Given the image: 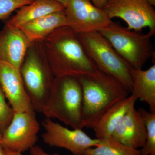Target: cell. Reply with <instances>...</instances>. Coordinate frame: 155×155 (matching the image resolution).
Segmentation results:
<instances>
[{
  "instance_id": "obj_1",
  "label": "cell",
  "mask_w": 155,
  "mask_h": 155,
  "mask_svg": "<svg viewBox=\"0 0 155 155\" xmlns=\"http://www.w3.org/2000/svg\"><path fill=\"white\" fill-rule=\"evenodd\" d=\"M39 42L43 56L55 78H78L98 69L85 52L78 34L69 26L57 28Z\"/></svg>"
},
{
  "instance_id": "obj_2",
  "label": "cell",
  "mask_w": 155,
  "mask_h": 155,
  "mask_svg": "<svg viewBox=\"0 0 155 155\" xmlns=\"http://www.w3.org/2000/svg\"><path fill=\"white\" fill-rule=\"evenodd\" d=\"M83 94L82 126L92 128L103 114L130 92L116 78L99 69L78 77Z\"/></svg>"
},
{
  "instance_id": "obj_3",
  "label": "cell",
  "mask_w": 155,
  "mask_h": 155,
  "mask_svg": "<svg viewBox=\"0 0 155 155\" xmlns=\"http://www.w3.org/2000/svg\"><path fill=\"white\" fill-rule=\"evenodd\" d=\"M83 94L78 77L55 78L46 118H54L72 127L82 129Z\"/></svg>"
},
{
  "instance_id": "obj_4",
  "label": "cell",
  "mask_w": 155,
  "mask_h": 155,
  "mask_svg": "<svg viewBox=\"0 0 155 155\" xmlns=\"http://www.w3.org/2000/svg\"><path fill=\"white\" fill-rule=\"evenodd\" d=\"M42 55L40 48L31 43L20 72L34 110L45 116L55 77Z\"/></svg>"
},
{
  "instance_id": "obj_5",
  "label": "cell",
  "mask_w": 155,
  "mask_h": 155,
  "mask_svg": "<svg viewBox=\"0 0 155 155\" xmlns=\"http://www.w3.org/2000/svg\"><path fill=\"white\" fill-rule=\"evenodd\" d=\"M98 31L131 68L142 69L153 55L151 38L154 35L149 32L146 34L137 33L112 21Z\"/></svg>"
},
{
  "instance_id": "obj_6",
  "label": "cell",
  "mask_w": 155,
  "mask_h": 155,
  "mask_svg": "<svg viewBox=\"0 0 155 155\" xmlns=\"http://www.w3.org/2000/svg\"><path fill=\"white\" fill-rule=\"evenodd\" d=\"M78 35L85 52L98 69L116 78L131 92L133 83L130 67L110 42L98 31Z\"/></svg>"
},
{
  "instance_id": "obj_7",
  "label": "cell",
  "mask_w": 155,
  "mask_h": 155,
  "mask_svg": "<svg viewBox=\"0 0 155 155\" xmlns=\"http://www.w3.org/2000/svg\"><path fill=\"white\" fill-rule=\"evenodd\" d=\"M111 19L119 18L135 31L146 27L155 33V10L147 0H108L104 8Z\"/></svg>"
},
{
  "instance_id": "obj_8",
  "label": "cell",
  "mask_w": 155,
  "mask_h": 155,
  "mask_svg": "<svg viewBox=\"0 0 155 155\" xmlns=\"http://www.w3.org/2000/svg\"><path fill=\"white\" fill-rule=\"evenodd\" d=\"M39 130L35 113L14 111L11 123L2 133L1 144L10 150L24 152L35 145Z\"/></svg>"
},
{
  "instance_id": "obj_9",
  "label": "cell",
  "mask_w": 155,
  "mask_h": 155,
  "mask_svg": "<svg viewBox=\"0 0 155 155\" xmlns=\"http://www.w3.org/2000/svg\"><path fill=\"white\" fill-rule=\"evenodd\" d=\"M45 132L42 135L43 141L51 147L62 148L73 155H85L86 150L95 147L99 140L92 138L82 129L70 130L46 118L42 122Z\"/></svg>"
},
{
  "instance_id": "obj_10",
  "label": "cell",
  "mask_w": 155,
  "mask_h": 155,
  "mask_svg": "<svg viewBox=\"0 0 155 155\" xmlns=\"http://www.w3.org/2000/svg\"><path fill=\"white\" fill-rule=\"evenodd\" d=\"M64 12L68 26L78 34L99 31L112 21L104 10L91 0H67Z\"/></svg>"
},
{
  "instance_id": "obj_11",
  "label": "cell",
  "mask_w": 155,
  "mask_h": 155,
  "mask_svg": "<svg viewBox=\"0 0 155 155\" xmlns=\"http://www.w3.org/2000/svg\"><path fill=\"white\" fill-rule=\"evenodd\" d=\"M0 87L14 112L35 113L20 69L0 61Z\"/></svg>"
},
{
  "instance_id": "obj_12",
  "label": "cell",
  "mask_w": 155,
  "mask_h": 155,
  "mask_svg": "<svg viewBox=\"0 0 155 155\" xmlns=\"http://www.w3.org/2000/svg\"><path fill=\"white\" fill-rule=\"evenodd\" d=\"M134 104L130 106L112 136L122 144L138 149L144 146L147 132L144 122Z\"/></svg>"
},
{
  "instance_id": "obj_13",
  "label": "cell",
  "mask_w": 155,
  "mask_h": 155,
  "mask_svg": "<svg viewBox=\"0 0 155 155\" xmlns=\"http://www.w3.org/2000/svg\"><path fill=\"white\" fill-rule=\"evenodd\" d=\"M31 44L20 28L6 25L0 31V61L20 69Z\"/></svg>"
},
{
  "instance_id": "obj_14",
  "label": "cell",
  "mask_w": 155,
  "mask_h": 155,
  "mask_svg": "<svg viewBox=\"0 0 155 155\" xmlns=\"http://www.w3.org/2000/svg\"><path fill=\"white\" fill-rule=\"evenodd\" d=\"M68 26L64 11L48 14L20 26L22 31L31 43L43 40L57 28Z\"/></svg>"
},
{
  "instance_id": "obj_15",
  "label": "cell",
  "mask_w": 155,
  "mask_h": 155,
  "mask_svg": "<svg viewBox=\"0 0 155 155\" xmlns=\"http://www.w3.org/2000/svg\"><path fill=\"white\" fill-rule=\"evenodd\" d=\"M130 72L133 83L131 95L136 101L145 102L150 112L155 113V64L146 70L130 67Z\"/></svg>"
},
{
  "instance_id": "obj_16",
  "label": "cell",
  "mask_w": 155,
  "mask_h": 155,
  "mask_svg": "<svg viewBox=\"0 0 155 155\" xmlns=\"http://www.w3.org/2000/svg\"><path fill=\"white\" fill-rule=\"evenodd\" d=\"M65 6L56 0H35L19 8L6 24L11 28H19L30 21L57 11H64Z\"/></svg>"
},
{
  "instance_id": "obj_17",
  "label": "cell",
  "mask_w": 155,
  "mask_h": 155,
  "mask_svg": "<svg viewBox=\"0 0 155 155\" xmlns=\"http://www.w3.org/2000/svg\"><path fill=\"white\" fill-rule=\"evenodd\" d=\"M136 100L131 95L116 103L104 113L92 127L96 138L112 136L121 119Z\"/></svg>"
},
{
  "instance_id": "obj_18",
  "label": "cell",
  "mask_w": 155,
  "mask_h": 155,
  "mask_svg": "<svg viewBox=\"0 0 155 155\" xmlns=\"http://www.w3.org/2000/svg\"><path fill=\"white\" fill-rule=\"evenodd\" d=\"M98 139V143L87 150L85 155H140V150L122 144L112 136Z\"/></svg>"
},
{
  "instance_id": "obj_19",
  "label": "cell",
  "mask_w": 155,
  "mask_h": 155,
  "mask_svg": "<svg viewBox=\"0 0 155 155\" xmlns=\"http://www.w3.org/2000/svg\"><path fill=\"white\" fill-rule=\"evenodd\" d=\"M144 122L147 136L140 155H155V113L147 111L143 108L138 110Z\"/></svg>"
},
{
  "instance_id": "obj_20",
  "label": "cell",
  "mask_w": 155,
  "mask_h": 155,
  "mask_svg": "<svg viewBox=\"0 0 155 155\" xmlns=\"http://www.w3.org/2000/svg\"><path fill=\"white\" fill-rule=\"evenodd\" d=\"M6 98L0 87V130L2 133L11 123L14 114V110L8 104Z\"/></svg>"
},
{
  "instance_id": "obj_21",
  "label": "cell",
  "mask_w": 155,
  "mask_h": 155,
  "mask_svg": "<svg viewBox=\"0 0 155 155\" xmlns=\"http://www.w3.org/2000/svg\"><path fill=\"white\" fill-rule=\"evenodd\" d=\"M35 0H0V20L8 18L15 10L29 5Z\"/></svg>"
},
{
  "instance_id": "obj_22",
  "label": "cell",
  "mask_w": 155,
  "mask_h": 155,
  "mask_svg": "<svg viewBox=\"0 0 155 155\" xmlns=\"http://www.w3.org/2000/svg\"><path fill=\"white\" fill-rule=\"evenodd\" d=\"M29 150L30 155H59L58 153H48L45 151L44 150L40 147L37 145H35Z\"/></svg>"
},
{
  "instance_id": "obj_23",
  "label": "cell",
  "mask_w": 155,
  "mask_h": 155,
  "mask_svg": "<svg viewBox=\"0 0 155 155\" xmlns=\"http://www.w3.org/2000/svg\"><path fill=\"white\" fill-rule=\"evenodd\" d=\"M95 6L100 9H104L108 0H91Z\"/></svg>"
},
{
  "instance_id": "obj_24",
  "label": "cell",
  "mask_w": 155,
  "mask_h": 155,
  "mask_svg": "<svg viewBox=\"0 0 155 155\" xmlns=\"http://www.w3.org/2000/svg\"><path fill=\"white\" fill-rule=\"evenodd\" d=\"M4 149L5 155H22V153L13 151L4 148Z\"/></svg>"
},
{
  "instance_id": "obj_25",
  "label": "cell",
  "mask_w": 155,
  "mask_h": 155,
  "mask_svg": "<svg viewBox=\"0 0 155 155\" xmlns=\"http://www.w3.org/2000/svg\"><path fill=\"white\" fill-rule=\"evenodd\" d=\"M0 155H5L4 147L0 143Z\"/></svg>"
},
{
  "instance_id": "obj_26",
  "label": "cell",
  "mask_w": 155,
  "mask_h": 155,
  "mask_svg": "<svg viewBox=\"0 0 155 155\" xmlns=\"http://www.w3.org/2000/svg\"><path fill=\"white\" fill-rule=\"evenodd\" d=\"M147 1L153 7L155 6V0H147Z\"/></svg>"
},
{
  "instance_id": "obj_27",
  "label": "cell",
  "mask_w": 155,
  "mask_h": 155,
  "mask_svg": "<svg viewBox=\"0 0 155 155\" xmlns=\"http://www.w3.org/2000/svg\"><path fill=\"white\" fill-rule=\"evenodd\" d=\"M56 1H58V2H60L62 3V4H63V5H64L65 7V5H66V3H67V0H56Z\"/></svg>"
},
{
  "instance_id": "obj_28",
  "label": "cell",
  "mask_w": 155,
  "mask_h": 155,
  "mask_svg": "<svg viewBox=\"0 0 155 155\" xmlns=\"http://www.w3.org/2000/svg\"><path fill=\"white\" fill-rule=\"evenodd\" d=\"M2 133L0 130V143H1V141H2Z\"/></svg>"
}]
</instances>
